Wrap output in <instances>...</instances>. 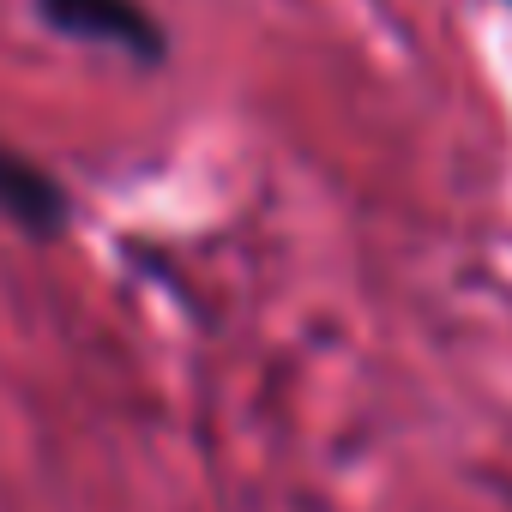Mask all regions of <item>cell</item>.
I'll list each match as a JSON object with an SVG mask.
<instances>
[{
    "label": "cell",
    "instance_id": "cell-1",
    "mask_svg": "<svg viewBox=\"0 0 512 512\" xmlns=\"http://www.w3.org/2000/svg\"><path fill=\"white\" fill-rule=\"evenodd\" d=\"M43 19L61 25L67 37L109 43L121 55H139V61L163 55V31H157V19L139 7V0H43Z\"/></svg>",
    "mask_w": 512,
    "mask_h": 512
},
{
    "label": "cell",
    "instance_id": "cell-2",
    "mask_svg": "<svg viewBox=\"0 0 512 512\" xmlns=\"http://www.w3.org/2000/svg\"><path fill=\"white\" fill-rule=\"evenodd\" d=\"M0 217H13L31 235H61L73 217V199L49 169H37L13 145H0Z\"/></svg>",
    "mask_w": 512,
    "mask_h": 512
}]
</instances>
